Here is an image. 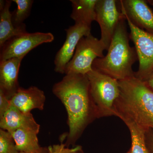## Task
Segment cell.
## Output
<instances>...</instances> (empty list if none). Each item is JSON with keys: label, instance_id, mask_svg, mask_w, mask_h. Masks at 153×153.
<instances>
[{"label": "cell", "instance_id": "cell-1", "mask_svg": "<svg viewBox=\"0 0 153 153\" xmlns=\"http://www.w3.org/2000/svg\"><path fill=\"white\" fill-rule=\"evenodd\" d=\"M52 91L64 105L68 116L69 130L63 135L61 143L65 141L66 147H74L86 128L99 119L89 80L86 74H66L53 85Z\"/></svg>", "mask_w": 153, "mask_h": 153}, {"label": "cell", "instance_id": "cell-2", "mask_svg": "<svg viewBox=\"0 0 153 153\" xmlns=\"http://www.w3.org/2000/svg\"><path fill=\"white\" fill-rule=\"evenodd\" d=\"M118 82L120 92L115 102L114 116L145 130L153 129V91L135 76Z\"/></svg>", "mask_w": 153, "mask_h": 153}, {"label": "cell", "instance_id": "cell-3", "mask_svg": "<svg viewBox=\"0 0 153 153\" xmlns=\"http://www.w3.org/2000/svg\"><path fill=\"white\" fill-rule=\"evenodd\" d=\"M125 17L119 24L106 55L94 60L92 68L118 80L135 76L133 66L138 60L134 47L129 44Z\"/></svg>", "mask_w": 153, "mask_h": 153}, {"label": "cell", "instance_id": "cell-4", "mask_svg": "<svg viewBox=\"0 0 153 153\" xmlns=\"http://www.w3.org/2000/svg\"><path fill=\"white\" fill-rule=\"evenodd\" d=\"M86 75L99 118L114 116L115 102L120 92L118 80L94 68Z\"/></svg>", "mask_w": 153, "mask_h": 153}, {"label": "cell", "instance_id": "cell-5", "mask_svg": "<svg viewBox=\"0 0 153 153\" xmlns=\"http://www.w3.org/2000/svg\"><path fill=\"white\" fill-rule=\"evenodd\" d=\"M105 47L100 39L91 34L80 39L71 60L66 65V74H75L86 75L92 70L96 59L104 57Z\"/></svg>", "mask_w": 153, "mask_h": 153}, {"label": "cell", "instance_id": "cell-6", "mask_svg": "<svg viewBox=\"0 0 153 153\" xmlns=\"http://www.w3.org/2000/svg\"><path fill=\"white\" fill-rule=\"evenodd\" d=\"M124 16L130 30V39L134 45L139 63L135 76L143 81H147L153 70V33L137 27Z\"/></svg>", "mask_w": 153, "mask_h": 153}, {"label": "cell", "instance_id": "cell-7", "mask_svg": "<svg viewBox=\"0 0 153 153\" xmlns=\"http://www.w3.org/2000/svg\"><path fill=\"white\" fill-rule=\"evenodd\" d=\"M54 40V36L50 33L27 32L15 36L0 47V61L14 57H24L32 49Z\"/></svg>", "mask_w": 153, "mask_h": 153}, {"label": "cell", "instance_id": "cell-8", "mask_svg": "<svg viewBox=\"0 0 153 153\" xmlns=\"http://www.w3.org/2000/svg\"><path fill=\"white\" fill-rule=\"evenodd\" d=\"M96 14V21L101 31L100 40L107 50L117 28L125 16L120 8L118 1L116 0H98Z\"/></svg>", "mask_w": 153, "mask_h": 153}, {"label": "cell", "instance_id": "cell-9", "mask_svg": "<svg viewBox=\"0 0 153 153\" xmlns=\"http://www.w3.org/2000/svg\"><path fill=\"white\" fill-rule=\"evenodd\" d=\"M66 39L55 56L54 64L55 72L65 73L66 65L73 57L80 39L91 34V27L81 24H75L66 29Z\"/></svg>", "mask_w": 153, "mask_h": 153}, {"label": "cell", "instance_id": "cell-10", "mask_svg": "<svg viewBox=\"0 0 153 153\" xmlns=\"http://www.w3.org/2000/svg\"><path fill=\"white\" fill-rule=\"evenodd\" d=\"M123 13L135 26L153 33V12L144 0L118 1Z\"/></svg>", "mask_w": 153, "mask_h": 153}, {"label": "cell", "instance_id": "cell-11", "mask_svg": "<svg viewBox=\"0 0 153 153\" xmlns=\"http://www.w3.org/2000/svg\"><path fill=\"white\" fill-rule=\"evenodd\" d=\"M46 100L44 91L33 86L26 89L20 87L10 101L11 105L22 112L29 114L33 109L43 110Z\"/></svg>", "mask_w": 153, "mask_h": 153}, {"label": "cell", "instance_id": "cell-12", "mask_svg": "<svg viewBox=\"0 0 153 153\" xmlns=\"http://www.w3.org/2000/svg\"><path fill=\"white\" fill-rule=\"evenodd\" d=\"M23 58L14 57L0 61V91L9 100L20 87L18 76Z\"/></svg>", "mask_w": 153, "mask_h": 153}, {"label": "cell", "instance_id": "cell-13", "mask_svg": "<svg viewBox=\"0 0 153 153\" xmlns=\"http://www.w3.org/2000/svg\"><path fill=\"white\" fill-rule=\"evenodd\" d=\"M0 128L10 133L17 129L26 128L39 133L40 126L36 122L31 113L22 112L11 105L5 113L0 118Z\"/></svg>", "mask_w": 153, "mask_h": 153}, {"label": "cell", "instance_id": "cell-14", "mask_svg": "<svg viewBox=\"0 0 153 153\" xmlns=\"http://www.w3.org/2000/svg\"><path fill=\"white\" fill-rule=\"evenodd\" d=\"M12 1H0V47L11 38L27 32L26 29H18L13 25L10 10Z\"/></svg>", "mask_w": 153, "mask_h": 153}, {"label": "cell", "instance_id": "cell-15", "mask_svg": "<svg viewBox=\"0 0 153 153\" xmlns=\"http://www.w3.org/2000/svg\"><path fill=\"white\" fill-rule=\"evenodd\" d=\"M72 10L70 17L75 23L91 27L96 21V6L98 0H71Z\"/></svg>", "mask_w": 153, "mask_h": 153}, {"label": "cell", "instance_id": "cell-16", "mask_svg": "<svg viewBox=\"0 0 153 153\" xmlns=\"http://www.w3.org/2000/svg\"><path fill=\"white\" fill-rule=\"evenodd\" d=\"M19 152H31L38 150L39 144L37 132L26 128H19L10 133Z\"/></svg>", "mask_w": 153, "mask_h": 153}, {"label": "cell", "instance_id": "cell-17", "mask_svg": "<svg viewBox=\"0 0 153 153\" xmlns=\"http://www.w3.org/2000/svg\"><path fill=\"white\" fill-rule=\"evenodd\" d=\"M124 123L129 130L131 140V147L126 153H149L145 143L146 130L131 122Z\"/></svg>", "mask_w": 153, "mask_h": 153}, {"label": "cell", "instance_id": "cell-18", "mask_svg": "<svg viewBox=\"0 0 153 153\" xmlns=\"http://www.w3.org/2000/svg\"><path fill=\"white\" fill-rule=\"evenodd\" d=\"M17 8L12 13V22L15 27L26 29L24 21L30 16L34 1L32 0H13Z\"/></svg>", "mask_w": 153, "mask_h": 153}, {"label": "cell", "instance_id": "cell-19", "mask_svg": "<svg viewBox=\"0 0 153 153\" xmlns=\"http://www.w3.org/2000/svg\"><path fill=\"white\" fill-rule=\"evenodd\" d=\"M12 135L8 131L0 129V153H18Z\"/></svg>", "mask_w": 153, "mask_h": 153}, {"label": "cell", "instance_id": "cell-20", "mask_svg": "<svg viewBox=\"0 0 153 153\" xmlns=\"http://www.w3.org/2000/svg\"><path fill=\"white\" fill-rule=\"evenodd\" d=\"M80 146H76L71 148L66 147L64 143L54 145L48 147L49 153H73L77 151Z\"/></svg>", "mask_w": 153, "mask_h": 153}, {"label": "cell", "instance_id": "cell-21", "mask_svg": "<svg viewBox=\"0 0 153 153\" xmlns=\"http://www.w3.org/2000/svg\"><path fill=\"white\" fill-rule=\"evenodd\" d=\"M10 100L0 91V118L4 115L10 106Z\"/></svg>", "mask_w": 153, "mask_h": 153}, {"label": "cell", "instance_id": "cell-22", "mask_svg": "<svg viewBox=\"0 0 153 153\" xmlns=\"http://www.w3.org/2000/svg\"><path fill=\"white\" fill-rule=\"evenodd\" d=\"M145 140L149 153H153V134L149 133L148 130L145 132Z\"/></svg>", "mask_w": 153, "mask_h": 153}, {"label": "cell", "instance_id": "cell-23", "mask_svg": "<svg viewBox=\"0 0 153 153\" xmlns=\"http://www.w3.org/2000/svg\"><path fill=\"white\" fill-rule=\"evenodd\" d=\"M18 153H49V148L48 147H41L38 150L31 152H19Z\"/></svg>", "mask_w": 153, "mask_h": 153}, {"label": "cell", "instance_id": "cell-24", "mask_svg": "<svg viewBox=\"0 0 153 153\" xmlns=\"http://www.w3.org/2000/svg\"><path fill=\"white\" fill-rule=\"evenodd\" d=\"M146 82L147 83L149 86L151 88V89L153 91V76L149 78Z\"/></svg>", "mask_w": 153, "mask_h": 153}, {"label": "cell", "instance_id": "cell-25", "mask_svg": "<svg viewBox=\"0 0 153 153\" xmlns=\"http://www.w3.org/2000/svg\"><path fill=\"white\" fill-rule=\"evenodd\" d=\"M73 153H85V152H84V151H83V149H82V147L80 146L79 149Z\"/></svg>", "mask_w": 153, "mask_h": 153}, {"label": "cell", "instance_id": "cell-26", "mask_svg": "<svg viewBox=\"0 0 153 153\" xmlns=\"http://www.w3.org/2000/svg\"><path fill=\"white\" fill-rule=\"evenodd\" d=\"M153 76V70L152 71V73H151L150 76L149 78H150L151 77H152Z\"/></svg>", "mask_w": 153, "mask_h": 153}]
</instances>
